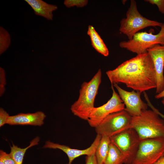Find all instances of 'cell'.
Listing matches in <instances>:
<instances>
[{"instance_id": "obj_1", "label": "cell", "mask_w": 164, "mask_h": 164, "mask_svg": "<svg viewBox=\"0 0 164 164\" xmlns=\"http://www.w3.org/2000/svg\"><path fill=\"white\" fill-rule=\"evenodd\" d=\"M106 73L111 84L121 83L141 93L156 87L154 63L147 52L137 55Z\"/></svg>"}, {"instance_id": "obj_2", "label": "cell", "mask_w": 164, "mask_h": 164, "mask_svg": "<svg viewBox=\"0 0 164 164\" xmlns=\"http://www.w3.org/2000/svg\"><path fill=\"white\" fill-rule=\"evenodd\" d=\"M101 70L99 69L90 81L82 84L78 99L70 108L74 115L87 121L94 107V101L101 83Z\"/></svg>"}, {"instance_id": "obj_3", "label": "cell", "mask_w": 164, "mask_h": 164, "mask_svg": "<svg viewBox=\"0 0 164 164\" xmlns=\"http://www.w3.org/2000/svg\"><path fill=\"white\" fill-rule=\"evenodd\" d=\"M131 128L136 132L141 140L164 137V120L152 110H146L140 115L132 117Z\"/></svg>"}, {"instance_id": "obj_4", "label": "cell", "mask_w": 164, "mask_h": 164, "mask_svg": "<svg viewBox=\"0 0 164 164\" xmlns=\"http://www.w3.org/2000/svg\"><path fill=\"white\" fill-rule=\"evenodd\" d=\"M125 18L120 21L119 31L131 40L140 30L149 26L161 27L162 23L149 19L142 15L138 10L136 2L131 0Z\"/></svg>"}, {"instance_id": "obj_5", "label": "cell", "mask_w": 164, "mask_h": 164, "mask_svg": "<svg viewBox=\"0 0 164 164\" xmlns=\"http://www.w3.org/2000/svg\"><path fill=\"white\" fill-rule=\"evenodd\" d=\"M157 34L145 32H138L132 39L121 42L119 46L137 55L147 52L148 49L156 44L164 45V23Z\"/></svg>"}, {"instance_id": "obj_6", "label": "cell", "mask_w": 164, "mask_h": 164, "mask_svg": "<svg viewBox=\"0 0 164 164\" xmlns=\"http://www.w3.org/2000/svg\"><path fill=\"white\" fill-rule=\"evenodd\" d=\"M110 139L121 152L123 163L132 164L141 141L136 132L130 128L111 137Z\"/></svg>"}, {"instance_id": "obj_7", "label": "cell", "mask_w": 164, "mask_h": 164, "mask_svg": "<svg viewBox=\"0 0 164 164\" xmlns=\"http://www.w3.org/2000/svg\"><path fill=\"white\" fill-rule=\"evenodd\" d=\"M132 118L125 110L113 113L95 128V131L111 138L131 128Z\"/></svg>"}, {"instance_id": "obj_8", "label": "cell", "mask_w": 164, "mask_h": 164, "mask_svg": "<svg viewBox=\"0 0 164 164\" xmlns=\"http://www.w3.org/2000/svg\"><path fill=\"white\" fill-rule=\"evenodd\" d=\"M164 156V137L141 140L132 164H153Z\"/></svg>"}, {"instance_id": "obj_9", "label": "cell", "mask_w": 164, "mask_h": 164, "mask_svg": "<svg viewBox=\"0 0 164 164\" xmlns=\"http://www.w3.org/2000/svg\"><path fill=\"white\" fill-rule=\"evenodd\" d=\"M111 88L112 94L110 99L102 105L94 107L87 121L91 127H96L109 115L125 109V104L113 84Z\"/></svg>"}, {"instance_id": "obj_10", "label": "cell", "mask_w": 164, "mask_h": 164, "mask_svg": "<svg viewBox=\"0 0 164 164\" xmlns=\"http://www.w3.org/2000/svg\"><path fill=\"white\" fill-rule=\"evenodd\" d=\"M113 85L117 90L118 95L126 106L124 110L132 117L138 116L147 109V104L141 98V92H135L134 90L132 91H125L117 84H114Z\"/></svg>"}, {"instance_id": "obj_11", "label": "cell", "mask_w": 164, "mask_h": 164, "mask_svg": "<svg viewBox=\"0 0 164 164\" xmlns=\"http://www.w3.org/2000/svg\"><path fill=\"white\" fill-rule=\"evenodd\" d=\"M101 135L97 134L94 142L88 148L83 150L71 148L69 146L58 143H54L50 141H46L43 146L44 148L59 149L67 155L69 161L67 164H71L76 158L83 155H90L95 154L97 148L101 139Z\"/></svg>"}, {"instance_id": "obj_12", "label": "cell", "mask_w": 164, "mask_h": 164, "mask_svg": "<svg viewBox=\"0 0 164 164\" xmlns=\"http://www.w3.org/2000/svg\"><path fill=\"white\" fill-rule=\"evenodd\" d=\"M147 52L154 63L157 78L156 92L158 94L164 89V45H155L148 49Z\"/></svg>"}, {"instance_id": "obj_13", "label": "cell", "mask_w": 164, "mask_h": 164, "mask_svg": "<svg viewBox=\"0 0 164 164\" xmlns=\"http://www.w3.org/2000/svg\"><path fill=\"white\" fill-rule=\"evenodd\" d=\"M46 115L42 111L34 113H20L9 116L6 124L10 125H31L41 126L44 124Z\"/></svg>"}, {"instance_id": "obj_14", "label": "cell", "mask_w": 164, "mask_h": 164, "mask_svg": "<svg viewBox=\"0 0 164 164\" xmlns=\"http://www.w3.org/2000/svg\"><path fill=\"white\" fill-rule=\"evenodd\" d=\"M33 10L35 14L49 20L53 18V12L58 9L55 5L49 4L42 0H25Z\"/></svg>"}, {"instance_id": "obj_15", "label": "cell", "mask_w": 164, "mask_h": 164, "mask_svg": "<svg viewBox=\"0 0 164 164\" xmlns=\"http://www.w3.org/2000/svg\"><path fill=\"white\" fill-rule=\"evenodd\" d=\"M87 34L90 37L91 44L94 49L104 56H108L109 55L108 50L102 39L92 26H88Z\"/></svg>"}, {"instance_id": "obj_16", "label": "cell", "mask_w": 164, "mask_h": 164, "mask_svg": "<svg viewBox=\"0 0 164 164\" xmlns=\"http://www.w3.org/2000/svg\"><path fill=\"white\" fill-rule=\"evenodd\" d=\"M101 136L95 154L97 164H104L111 142L110 138L105 135Z\"/></svg>"}, {"instance_id": "obj_17", "label": "cell", "mask_w": 164, "mask_h": 164, "mask_svg": "<svg viewBox=\"0 0 164 164\" xmlns=\"http://www.w3.org/2000/svg\"><path fill=\"white\" fill-rule=\"evenodd\" d=\"M39 141V137L37 136L30 142L28 146L24 148H20L12 144V146H10V154L15 164H22L24 156L26 150L31 147L38 144Z\"/></svg>"}, {"instance_id": "obj_18", "label": "cell", "mask_w": 164, "mask_h": 164, "mask_svg": "<svg viewBox=\"0 0 164 164\" xmlns=\"http://www.w3.org/2000/svg\"><path fill=\"white\" fill-rule=\"evenodd\" d=\"M123 159L121 152L112 142L109 146L108 153L104 164H122Z\"/></svg>"}, {"instance_id": "obj_19", "label": "cell", "mask_w": 164, "mask_h": 164, "mask_svg": "<svg viewBox=\"0 0 164 164\" xmlns=\"http://www.w3.org/2000/svg\"><path fill=\"white\" fill-rule=\"evenodd\" d=\"M11 42L10 35L8 31L0 27V55L4 53L9 47Z\"/></svg>"}, {"instance_id": "obj_20", "label": "cell", "mask_w": 164, "mask_h": 164, "mask_svg": "<svg viewBox=\"0 0 164 164\" xmlns=\"http://www.w3.org/2000/svg\"><path fill=\"white\" fill-rule=\"evenodd\" d=\"M88 1L86 0H65L64 4L67 8L74 6L78 7H82L87 5Z\"/></svg>"}, {"instance_id": "obj_21", "label": "cell", "mask_w": 164, "mask_h": 164, "mask_svg": "<svg viewBox=\"0 0 164 164\" xmlns=\"http://www.w3.org/2000/svg\"><path fill=\"white\" fill-rule=\"evenodd\" d=\"M6 84L5 73V70L0 67V96L1 97L5 91V86Z\"/></svg>"}, {"instance_id": "obj_22", "label": "cell", "mask_w": 164, "mask_h": 164, "mask_svg": "<svg viewBox=\"0 0 164 164\" xmlns=\"http://www.w3.org/2000/svg\"><path fill=\"white\" fill-rule=\"evenodd\" d=\"M0 159L4 164H15L10 154H8L2 150H0Z\"/></svg>"}, {"instance_id": "obj_23", "label": "cell", "mask_w": 164, "mask_h": 164, "mask_svg": "<svg viewBox=\"0 0 164 164\" xmlns=\"http://www.w3.org/2000/svg\"><path fill=\"white\" fill-rule=\"evenodd\" d=\"M145 1L156 5L159 11L161 13L164 14V0H146Z\"/></svg>"}, {"instance_id": "obj_24", "label": "cell", "mask_w": 164, "mask_h": 164, "mask_svg": "<svg viewBox=\"0 0 164 164\" xmlns=\"http://www.w3.org/2000/svg\"><path fill=\"white\" fill-rule=\"evenodd\" d=\"M9 114L3 108H0V127L6 124L8 119L9 117Z\"/></svg>"}, {"instance_id": "obj_25", "label": "cell", "mask_w": 164, "mask_h": 164, "mask_svg": "<svg viewBox=\"0 0 164 164\" xmlns=\"http://www.w3.org/2000/svg\"><path fill=\"white\" fill-rule=\"evenodd\" d=\"M85 164H97L95 154L86 156Z\"/></svg>"}, {"instance_id": "obj_26", "label": "cell", "mask_w": 164, "mask_h": 164, "mask_svg": "<svg viewBox=\"0 0 164 164\" xmlns=\"http://www.w3.org/2000/svg\"><path fill=\"white\" fill-rule=\"evenodd\" d=\"M164 97V89L160 93L155 96V98L157 99Z\"/></svg>"}, {"instance_id": "obj_27", "label": "cell", "mask_w": 164, "mask_h": 164, "mask_svg": "<svg viewBox=\"0 0 164 164\" xmlns=\"http://www.w3.org/2000/svg\"><path fill=\"white\" fill-rule=\"evenodd\" d=\"M153 164H164V156L160 158Z\"/></svg>"}, {"instance_id": "obj_28", "label": "cell", "mask_w": 164, "mask_h": 164, "mask_svg": "<svg viewBox=\"0 0 164 164\" xmlns=\"http://www.w3.org/2000/svg\"><path fill=\"white\" fill-rule=\"evenodd\" d=\"M161 102L162 104L164 105V98L162 99L161 101Z\"/></svg>"}, {"instance_id": "obj_29", "label": "cell", "mask_w": 164, "mask_h": 164, "mask_svg": "<svg viewBox=\"0 0 164 164\" xmlns=\"http://www.w3.org/2000/svg\"><path fill=\"white\" fill-rule=\"evenodd\" d=\"M0 164H4L3 162L2 161V160L0 159Z\"/></svg>"}, {"instance_id": "obj_30", "label": "cell", "mask_w": 164, "mask_h": 164, "mask_svg": "<svg viewBox=\"0 0 164 164\" xmlns=\"http://www.w3.org/2000/svg\"><path fill=\"white\" fill-rule=\"evenodd\" d=\"M160 116L162 117L163 118H164V115L162 114Z\"/></svg>"}]
</instances>
